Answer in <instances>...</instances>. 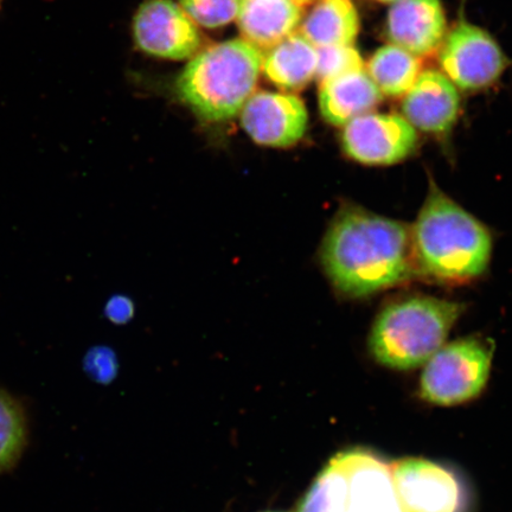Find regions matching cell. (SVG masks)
I'll use <instances>...</instances> for the list:
<instances>
[{
    "label": "cell",
    "mask_w": 512,
    "mask_h": 512,
    "mask_svg": "<svg viewBox=\"0 0 512 512\" xmlns=\"http://www.w3.org/2000/svg\"><path fill=\"white\" fill-rule=\"evenodd\" d=\"M323 270L342 296L363 298L411 280L416 273L411 228L355 204H344L320 249Z\"/></svg>",
    "instance_id": "obj_1"
},
{
    "label": "cell",
    "mask_w": 512,
    "mask_h": 512,
    "mask_svg": "<svg viewBox=\"0 0 512 512\" xmlns=\"http://www.w3.org/2000/svg\"><path fill=\"white\" fill-rule=\"evenodd\" d=\"M411 233L418 275L443 284H465L488 270L489 229L432 181Z\"/></svg>",
    "instance_id": "obj_2"
},
{
    "label": "cell",
    "mask_w": 512,
    "mask_h": 512,
    "mask_svg": "<svg viewBox=\"0 0 512 512\" xmlns=\"http://www.w3.org/2000/svg\"><path fill=\"white\" fill-rule=\"evenodd\" d=\"M262 61V51L246 40L215 44L196 55L179 75V99L209 123L233 119L253 95Z\"/></svg>",
    "instance_id": "obj_3"
},
{
    "label": "cell",
    "mask_w": 512,
    "mask_h": 512,
    "mask_svg": "<svg viewBox=\"0 0 512 512\" xmlns=\"http://www.w3.org/2000/svg\"><path fill=\"white\" fill-rule=\"evenodd\" d=\"M464 305L451 300L413 296L390 303L370 331L369 349L388 368L411 370L424 366L444 347Z\"/></svg>",
    "instance_id": "obj_4"
},
{
    "label": "cell",
    "mask_w": 512,
    "mask_h": 512,
    "mask_svg": "<svg viewBox=\"0 0 512 512\" xmlns=\"http://www.w3.org/2000/svg\"><path fill=\"white\" fill-rule=\"evenodd\" d=\"M494 345L469 337L444 345L427 361L421 375L422 398L439 406L476 398L489 380Z\"/></svg>",
    "instance_id": "obj_5"
},
{
    "label": "cell",
    "mask_w": 512,
    "mask_h": 512,
    "mask_svg": "<svg viewBox=\"0 0 512 512\" xmlns=\"http://www.w3.org/2000/svg\"><path fill=\"white\" fill-rule=\"evenodd\" d=\"M501 48L488 32L460 23L441 44L440 64L463 91H479L496 82L505 68Z\"/></svg>",
    "instance_id": "obj_6"
},
{
    "label": "cell",
    "mask_w": 512,
    "mask_h": 512,
    "mask_svg": "<svg viewBox=\"0 0 512 512\" xmlns=\"http://www.w3.org/2000/svg\"><path fill=\"white\" fill-rule=\"evenodd\" d=\"M418 134L408 121L396 114L367 113L344 126L345 155L366 165H393L416 149Z\"/></svg>",
    "instance_id": "obj_7"
},
{
    "label": "cell",
    "mask_w": 512,
    "mask_h": 512,
    "mask_svg": "<svg viewBox=\"0 0 512 512\" xmlns=\"http://www.w3.org/2000/svg\"><path fill=\"white\" fill-rule=\"evenodd\" d=\"M133 34L140 50L166 60L188 59L201 44L196 24L172 0H147L140 6Z\"/></svg>",
    "instance_id": "obj_8"
},
{
    "label": "cell",
    "mask_w": 512,
    "mask_h": 512,
    "mask_svg": "<svg viewBox=\"0 0 512 512\" xmlns=\"http://www.w3.org/2000/svg\"><path fill=\"white\" fill-rule=\"evenodd\" d=\"M405 512H460L462 485L445 467L424 459H403L390 465Z\"/></svg>",
    "instance_id": "obj_9"
},
{
    "label": "cell",
    "mask_w": 512,
    "mask_h": 512,
    "mask_svg": "<svg viewBox=\"0 0 512 512\" xmlns=\"http://www.w3.org/2000/svg\"><path fill=\"white\" fill-rule=\"evenodd\" d=\"M307 124L304 102L292 94L256 92L241 111V125L253 142L277 149L298 144Z\"/></svg>",
    "instance_id": "obj_10"
},
{
    "label": "cell",
    "mask_w": 512,
    "mask_h": 512,
    "mask_svg": "<svg viewBox=\"0 0 512 512\" xmlns=\"http://www.w3.org/2000/svg\"><path fill=\"white\" fill-rule=\"evenodd\" d=\"M446 17L440 0H396L387 32L394 46L416 57L432 55L443 44Z\"/></svg>",
    "instance_id": "obj_11"
},
{
    "label": "cell",
    "mask_w": 512,
    "mask_h": 512,
    "mask_svg": "<svg viewBox=\"0 0 512 512\" xmlns=\"http://www.w3.org/2000/svg\"><path fill=\"white\" fill-rule=\"evenodd\" d=\"M460 99L447 76L426 70L419 75L403 100L402 112L409 124L426 133L451 130L458 118Z\"/></svg>",
    "instance_id": "obj_12"
},
{
    "label": "cell",
    "mask_w": 512,
    "mask_h": 512,
    "mask_svg": "<svg viewBox=\"0 0 512 512\" xmlns=\"http://www.w3.org/2000/svg\"><path fill=\"white\" fill-rule=\"evenodd\" d=\"M344 458L349 478L347 512H405L389 465L364 451L344 453Z\"/></svg>",
    "instance_id": "obj_13"
},
{
    "label": "cell",
    "mask_w": 512,
    "mask_h": 512,
    "mask_svg": "<svg viewBox=\"0 0 512 512\" xmlns=\"http://www.w3.org/2000/svg\"><path fill=\"white\" fill-rule=\"evenodd\" d=\"M382 93L364 70L337 76L320 83L319 110L334 126H345L379 106Z\"/></svg>",
    "instance_id": "obj_14"
},
{
    "label": "cell",
    "mask_w": 512,
    "mask_h": 512,
    "mask_svg": "<svg viewBox=\"0 0 512 512\" xmlns=\"http://www.w3.org/2000/svg\"><path fill=\"white\" fill-rule=\"evenodd\" d=\"M236 18L243 38L262 51L293 34L302 10L294 0H239Z\"/></svg>",
    "instance_id": "obj_15"
},
{
    "label": "cell",
    "mask_w": 512,
    "mask_h": 512,
    "mask_svg": "<svg viewBox=\"0 0 512 512\" xmlns=\"http://www.w3.org/2000/svg\"><path fill=\"white\" fill-rule=\"evenodd\" d=\"M318 66V49L302 32H293L268 50L262 70L267 79L283 91L296 92L315 78Z\"/></svg>",
    "instance_id": "obj_16"
},
{
    "label": "cell",
    "mask_w": 512,
    "mask_h": 512,
    "mask_svg": "<svg viewBox=\"0 0 512 512\" xmlns=\"http://www.w3.org/2000/svg\"><path fill=\"white\" fill-rule=\"evenodd\" d=\"M358 31L360 18L350 0H320L300 32L313 46L324 48L351 46Z\"/></svg>",
    "instance_id": "obj_17"
},
{
    "label": "cell",
    "mask_w": 512,
    "mask_h": 512,
    "mask_svg": "<svg viewBox=\"0 0 512 512\" xmlns=\"http://www.w3.org/2000/svg\"><path fill=\"white\" fill-rule=\"evenodd\" d=\"M419 57L394 46L382 47L371 57L368 74L382 95H405L421 74Z\"/></svg>",
    "instance_id": "obj_18"
},
{
    "label": "cell",
    "mask_w": 512,
    "mask_h": 512,
    "mask_svg": "<svg viewBox=\"0 0 512 512\" xmlns=\"http://www.w3.org/2000/svg\"><path fill=\"white\" fill-rule=\"evenodd\" d=\"M348 496V467L342 453L320 473L299 512H347Z\"/></svg>",
    "instance_id": "obj_19"
},
{
    "label": "cell",
    "mask_w": 512,
    "mask_h": 512,
    "mask_svg": "<svg viewBox=\"0 0 512 512\" xmlns=\"http://www.w3.org/2000/svg\"><path fill=\"white\" fill-rule=\"evenodd\" d=\"M27 444V421L19 403L0 389V472L15 465Z\"/></svg>",
    "instance_id": "obj_20"
},
{
    "label": "cell",
    "mask_w": 512,
    "mask_h": 512,
    "mask_svg": "<svg viewBox=\"0 0 512 512\" xmlns=\"http://www.w3.org/2000/svg\"><path fill=\"white\" fill-rule=\"evenodd\" d=\"M191 21L216 29L232 23L238 16L239 0H179Z\"/></svg>",
    "instance_id": "obj_21"
},
{
    "label": "cell",
    "mask_w": 512,
    "mask_h": 512,
    "mask_svg": "<svg viewBox=\"0 0 512 512\" xmlns=\"http://www.w3.org/2000/svg\"><path fill=\"white\" fill-rule=\"evenodd\" d=\"M318 49L317 79L320 83L339 75L363 70V61L355 48L324 47Z\"/></svg>",
    "instance_id": "obj_22"
},
{
    "label": "cell",
    "mask_w": 512,
    "mask_h": 512,
    "mask_svg": "<svg viewBox=\"0 0 512 512\" xmlns=\"http://www.w3.org/2000/svg\"><path fill=\"white\" fill-rule=\"evenodd\" d=\"M86 370L96 381L107 383L117 373V360L112 351L95 350L87 357Z\"/></svg>",
    "instance_id": "obj_23"
},
{
    "label": "cell",
    "mask_w": 512,
    "mask_h": 512,
    "mask_svg": "<svg viewBox=\"0 0 512 512\" xmlns=\"http://www.w3.org/2000/svg\"><path fill=\"white\" fill-rule=\"evenodd\" d=\"M106 313L112 322L123 324L132 318L134 307L130 299L117 296L108 303Z\"/></svg>",
    "instance_id": "obj_24"
},
{
    "label": "cell",
    "mask_w": 512,
    "mask_h": 512,
    "mask_svg": "<svg viewBox=\"0 0 512 512\" xmlns=\"http://www.w3.org/2000/svg\"><path fill=\"white\" fill-rule=\"evenodd\" d=\"M299 6H303L312 2V0H294Z\"/></svg>",
    "instance_id": "obj_25"
},
{
    "label": "cell",
    "mask_w": 512,
    "mask_h": 512,
    "mask_svg": "<svg viewBox=\"0 0 512 512\" xmlns=\"http://www.w3.org/2000/svg\"><path fill=\"white\" fill-rule=\"evenodd\" d=\"M381 3H394L396 0H379Z\"/></svg>",
    "instance_id": "obj_26"
},
{
    "label": "cell",
    "mask_w": 512,
    "mask_h": 512,
    "mask_svg": "<svg viewBox=\"0 0 512 512\" xmlns=\"http://www.w3.org/2000/svg\"><path fill=\"white\" fill-rule=\"evenodd\" d=\"M0 2H2V0H0Z\"/></svg>",
    "instance_id": "obj_27"
}]
</instances>
